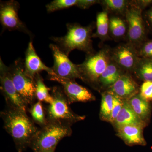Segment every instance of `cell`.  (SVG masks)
<instances>
[{
    "label": "cell",
    "mask_w": 152,
    "mask_h": 152,
    "mask_svg": "<svg viewBox=\"0 0 152 152\" xmlns=\"http://www.w3.org/2000/svg\"><path fill=\"white\" fill-rule=\"evenodd\" d=\"M124 101L114 95L113 106L108 122L112 124L114 122L122 108Z\"/></svg>",
    "instance_id": "27"
},
{
    "label": "cell",
    "mask_w": 152,
    "mask_h": 152,
    "mask_svg": "<svg viewBox=\"0 0 152 152\" xmlns=\"http://www.w3.org/2000/svg\"><path fill=\"white\" fill-rule=\"evenodd\" d=\"M25 70L33 78L42 71H45L50 75L53 73L52 68L47 66L37 54L32 42H30L26 52L24 61Z\"/></svg>",
    "instance_id": "14"
},
{
    "label": "cell",
    "mask_w": 152,
    "mask_h": 152,
    "mask_svg": "<svg viewBox=\"0 0 152 152\" xmlns=\"http://www.w3.org/2000/svg\"><path fill=\"white\" fill-rule=\"evenodd\" d=\"M131 2L125 0H104L102 2L106 11L124 15L129 7Z\"/></svg>",
    "instance_id": "24"
},
{
    "label": "cell",
    "mask_w": 152,
    "mask_h": 152,
    "mask_svg": "<svg viewBox=\"0 0 152 152\" xmlns=\"http://www.w3.org/2000/svg\"><path fill=\"white\" fill-rule=\"evenodd\" d=\"M140 88L130 74L126 72L106 91H108L123 100H127L139 94Z\"/></svg>",
    "instance_id": "13"
},
{
    "label": "cell",
    "mask_w": 152,
    "mask_h": 152,
    "mask_svg": "<svg viewBox=\"0 0 152 152\" xmlns=\"http://www.w3.org/2000/svg\"><path fill=\"white\" fill-rule=\"evenodd\" d=\"M12 80L20 97L27 106L32 104L36 97L35 79L25 70L24 61L19 59L10 67Z\"/></svg>",
    "instance_id": "6"
},
{
    "label": "cell",
    "mask_w": 152,
    "mask_h": 152,
    "mask_svg": "<svg viewBox=\"0 0 152 152\" xmlns=\"http://www.w3.org/2000/svg\"><path fill=\"white\" fill-rule=\"evenodd\" d=\"M55 150H49V151H44L42 152H54Z\"/></svg>",
    "instance_id": "33"
},
{
    "label": "cell",
    "mask_w": 152,
    "mask_h": 152,
    "mask_svg": "<svg viewBox=\"0 0 152 152\" xmlns=\"http://www.w3.org/2000/svg\"><path fill=\"white\" fill-rule=\"evenodd\" d=\"M0 81L1 91L4 96L9 107L26 112L27 106L22 99L15 88L10 67L6 66L1 59Z\"/></svg>",
    "instance_id": "8"
},
{
    "label": "cell",
    "mask_w": 152,
    "mask_h": 152,
    "mask_svg": "<svg viewBox=\"0 0 152 152\" xmlns=\"http://www.w3.org/2000/svg\"><path fill=\"white\" fill-rule=\"evenodd\" d=\"M138 50L140 58L152 60V39L145 41Z\"/></svg>",
    "instance_id": "29"
},
{
    "label": "cell",
    "mask_w": 152,
    "mask_h": 152,
    "mask_svg": "<svg viewBox=\"0 0 152 152\" xmlns=\"http://www.w3.org/2000/svg\"><path fill=\"white\" fill-rule=\"evenodd\" d=\"M142 10L135 1H131L125 14L127 26L128 43L137 50L145 41V24L142 16Z\"/></svg>",
    "instance_id": "7"
},
{
    "label": "cell",
    "mask_w": 152,
    "mask_h": 152,
    "mask_svg": "<svg viewBox=\"0 0 152 152\" xmlns=\"http://www.w3.org/2000/svg\"><path fill=\"white\" fill-rule=\"evenodd\" d=\"M109 32L116 39H120L127 35V26L126 20L119 17L110 18Z\"/></svg>",
    "instance_id": "23"
},
{
    "label": "cell",
    "mask_w": 152,
    "mask_h": 152,
    "mask_svg": "<svg viewBox=\"0 0 152 152\" xmlns=\"http://www.w3.org/2000/svg\"><path fill=\"white\" fill-rule=\"evenodd\" d=\"M49 79L61 85L69 104L75 102H87L95 101V96L84 87L78 84L75 80L61 77L54 73L48 75Z\"/></svg>",
    "instance_id": "9"
},
{
    "label": "cell",
    "mask_w": 152,
    "mask_h": 152,
    "mask_svg": "<svg viewBox=\"0 0 152 152\" xmlns=\"http://www.w3.org/2000/svg\"><path fill=\"white\" fill-rule=\"evenodd\" d=\"M126 73L112 60L101 75L97 86L107 90L113 85L123 75Z\"/></svg>",
    "instance_id": "18"
},
{
    "label": "cell",
    "mask_w": 152,
    "mask_h": 152,
    "mask_svg": "<svg viewBox=\"0 0 152 152\" xmlns=\"http://www.w3.org/2000/svg\"><path fill=\"white\" fill-rule=\"evenodd\" d=\"M50 48L54 59V65L52 69L55 75L64 78L74 80L80 79L82 80L78 65L72 62L68 56L56 45L50 44Z\"/></svg>",
    "instance_id": "10"
},
{
    "label": "cell",
    "mask_w": 152,
    "mask_h": 152,
    "mask_svg": "<svg viewBox=\"0 0 152 152\" xmlns=\"http://www.w3.org/2000/svg\"><path fill=\"white\" fill-rule=\"evenodd\" d=\"M135 2L142 10L152 3V1H135Z\"/></svg>",
    "instance_id": "32"
},
{
    "label": "cell",
    "mask_w": 152,
    "mask_h": 152,
    "mask_svg": "<svg viewBox=\"0 0 152 152\" xmlns=\"http://www.w3.org/2000/svg\"><path fill=\"white\" fill-rule=\"evenodd\" d=\"M139 94L148 102L152 101V82L144 81L140 88Z\"/></svg>",
    "instance_id": "28"
},
{
    "label": "cell",
    "mask_w": 152,
    "mask_h": 152,
    "mask_svg": "<svg viewBox=\"0 0 152 152\" xmlns=\"http://www.w3.org/2000/svg\"><path fill=\"white\" fill-rule=\"evenodd\" d=\"M88 55L84 61L78 65L82 80L97 85L99 78L111 61V50L104 48L96 53Z\"/></svg>",
    "instance_id": "5"
},
{
    "label": "cell",
    "mask_w": 152,
    "mask_h": 152,
    "mask_svg": "<svg viewBox=\"0 0 152 152\" xmlns=\"http://www.w3.org/2000/svg\"><path fill=\"white\" fill-rule=\"evenodd\" d=\"M93 25L83 26L77 23H68L66 35L59 37H52V40L67 56L74 50H80L88 54L93 52L92 42Z\"/></svg>",
    "instance_id": "2"
},
{
    "label": "cell",
    "mask_w": 152,
    "mask_h": 152,
    "mask_svg": "<svg viewBox=\"0 0 152 152\" xmlns=\"http://www.w3.org/2000/svg\"><path fill=\"white\" fill-rule=\"evenodd\" d=\"M30 113L33 121L42 127L47 124L48 122L45 116L43 107L41 102L38 101L34 104L30 109Z\"/></svg>",
    "instance_id": "25"
},
{
    "label": "cell",
    "mask_w": 152,
    "mask_h": 152,
    "mask_svg": "<svg viewBox=\"0 0 152 152\" xmlns=\"http://www.w3.org/2000/svg\"><path fill=\"white\" fill-rule=\"evenodd\" d=\"M6 131L19 146L31 144L39 129L26 112L9 108L1 113Z\"/></svg>",
    "instance_id": "1"
},
{
    "label": "cell",
    "mask_w": 152,
    "mask_h": 152,
    "mask_svg": "<svg viewBox=\"0 0 152 152\" xmlns=\"http://www.w3.org/2000/svg\"><path fill=\"white\" fill-rule=\"evenodd\" d=\"M78 0H55L46 6L48 12L68 9L73 6H77Z\"/></svg>",
    "instance_id": "26"
},
{
    "label": "cell",
    "mask_w": 152,
    "mask_h": 152,
    "mask_svg": "<svg viewBox=\"0 0 152 152\" xmlns=\"http://www.w3.org/2000/svg\"><path fill=\"white\" fill-rule=\"evenodd\" d=\"M144 127L136 125H126L116 129L117 136L129 145L145 146L147 143L143 134Z\"/></svg>",
    "instance_id": "15"
},
{
    "label": "cell",
    "mask_w": 152,
    "mask_h": 152,
    "mask_svg": "<svg viewBox=\"0 0 152 152\" xmlns=\"http://www.w3.org/2000/svg\"><path fill=\"white\" fill-rule=\"evenodd\" d=\"M145 18L148 26L152 31V7L146 13Z\"/></svg>",
    "instance_id": "31"
},
{
    "label": "cell",
    "mask_w": 152,
    "mask_h": 152,
    "mask_svg": "<svg viewBox=\"0 0 152 152\" xmlns=\"http://www.w3.org/2000/svg\"><path fill=\"white\" fill-rule=\"evenodd\" d=\"M0 5V21L4 29L18 31L30 34L29 31L19 18L20 5L18 2L13 0L1 2Z\"/></svg>",
    "instance_id": "12"
},
{
    "label": "cell",
    "mask_w": 152,
    "mask_h": 152,
    "mask_svg": "<svg viewBox=\"0 0 152 152\" xmlns=\"http://www.w3.org/2000/svg\"><path fill=\"white\" fill-rule=\"evenodd\" d=\"M51 95L53 101L47 109V122L71 125L85 119L86 116L77 115L71 110L66 96L60 88L54 87Z\"/></svg>",
    "instance_id": "4"
},
{
    "label": "cell",
    "mask_w": 152,
    "mask_h": 152,
    "mask_svg": "<svg viewBox=\"0 0 152 152\" xmlns=\"http://www.w3.org/2000/svg\"><path fill=\"white\" fill-rule=\"evenodd\" d=\"M71 125L48 122L36 134L31 145L35 152L55 150L59 142L72 134Z\"/></svg>",
    "instance_id": "3"
},
{
    "label": "cell",
    "mask_w": 152,
    "mask_h": 152,
    "mask_svg": "<svg viewBox=\"0 0 152 152\" xmlns=\"http://www.w3.org/2000/svg\"><path fill=\"white\" fill-rule=\"evenodd\" d=\"M111 57L113 61L129 74L133 73L141 58L137 49L128 43L111 50Z\"/></svg>",
    "instance_id": "11"
},
{
    "label": "cell",
    "mask_w": 152,
    "mask_h": 152,
    "mask_svg": "<svg viewBox=\"0 0 152 152\" xmlns=\"http://www.w3.org/2000/svg\"><path fill=\"white\" fill-rule=\"evenodd\" d=\"M110 18L107 11L104 10L98 14L96 17L97 31L93 34V37H98L101 39H107L109 33Z\"/></svg>",
    "instance_id": "22"
},
{
    "label": "cell",
    "mask_w": 152,
    "mask_h": 152,
    "mask_svg": "<svg viewBox=\"0 0 152 152\" xmlns=\"http://www.w3.org/2000/svg\"><path fill=\"white\" fill-rule=\"evenodd\" d=\"M133 73L140 80L152 82V60L141 58Z\"/></svg>",
    "instance_id": "19"
},
{
    "label": "cell",
    "mask_w": 152,
    "mask_h": 152,
    "mask_svg": "<svg viewBox=\"0 0 152 152\" xmlns=\"http://www.w3.org/2000/svg\"><path fill=\"white\" fill-rule=\"evenodd\" d=\"M126 101L136 115L148 125L151 115L152 106L151 102L143 99L139 93Z\"/></svg>",
    "instance_id": "16"
},
{
    "label": "cell",
    "mask_w": 152,
    "mask_h": 152,
    "mask_svg": "<svg viewBox=\"0 0 152 152\" xmlns=\"http://www.w3.org/2000/svg\"><path fill=\"white\" fill-rule=\"evenodd\" d=\"M114 95L107 91L102 94L100 118L101 120L109 122L113 106Z\"/></svg>",
    "instance_id": "20"
},
{
    "label": "cell",
    "mask_w": 152,
    "mask_h": 152,
    "mask_svg": "<svg viewBox=\"0 0 152 152\" xmlns=\"http://www.w3.org/2000/svg\"><path fill=\"white\" fill-rule=\"evenodd\" d=\"M36 86V97L38 101L45 102L50 104L53 101V98L49 93L50 89L44 83L42 78L38 74L35 77Z\"/></svg>",
    "instance_id": "21"
},
{
    "label": "cell",
    "mask_w": 152,
    "mask_h": 152,
    "mask_svg": "<svg viewBox=\"0 0 152 152\" xmlns=\"http://www.w3.org/2000/svg\"><path fill=\"white\" fill-rule=\"evenodd\" d=\"M112 124L116 129L126 125H136L144 128L148 125L142 121L133 112L126 100L124 101L122 108Z\"/></svg>",
    "instance_id": "17"
},
{
    "label": "cell",
    "mask_w": 152,
    "mask_h": 152,
    "mask_svg": "<svg viewBox=\"0 0 152 152\" xmlns=\"http://www.w3.org/2000/svg\"><path fill=\"white\" fill-rule=\"evenodd\" d=\"M99 1L96 0H78L77 6L80 9H86Z\"/></svg>",
    "instance_id": "30"
}]
</instances>
